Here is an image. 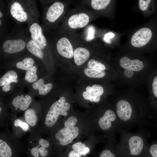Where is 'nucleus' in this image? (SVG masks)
Returning a JSON list of instances; mask_svg holds the SVG:
<instances>
[{"mask_svg": "<svg viewBox=\"0 0 157 157\" xmlns=\"http://www.w3.org/2000/svg\"><path fill=\"white\" fill-rule=\"evenodd\" d=\"M116 113L123 129L134 126H142L148 121V108L146 104L138 101L121 99L115 106Z\"/></svg>", "mask_w": 157, "mask_h": 157, "instance_id": "obj_1", "label": "nucleus"}, {"mask_svg": "<svg viewBox=\"0 0 157 157\" xmlns=\"http://www.w3.org/2000/svg\"><path fill=\"white\" fill-rule=\"evenodd\" d=\"M127 44L134 49L151 51L157 49V15L133 32Z\"/></svg>", "mask_w": 157, "mask_h": 157, "instance_id": "obj_2", "label": "nucleus"}, {"mask_svg": "<svg viewBox=\"0 0 157 157\" xmlns=\"http://www.w3.org/2000/svg\"><path fill=\"white\" fill-rule=\"evenodd\" d=\"M118 132L120 134V140L117 147L121 154L129 157H138L146 151L149 144L144 130L132 133L122 128Z\"/></svg>", "mask_w": 157, "mask_h": 157, "instance_id": "obj_3", "label": "nucleus"}, {"mask_svg": "<svg viewBox=\"0 0 157 157\" xmlns=\"http://www.w3.org/2000/svg\"><path fill=\"white\" fill-rule=\"evenodd\" d=\"M7 7L8 15L19 23H28L39 16L36 1L11 0Z\"/></svg>", "mask_w": 157, "mask_h": 157, "instance_id": "obj_4", "label": "nucleus"}, {"mask_svg": "<svg viewBox=\"0 0 157 157\" xmlns=\"http://www.w3.org/2000/svg\"><path fill=\"white\" fill-rule=\"evenodd\" d=\"M24 29L15 30L5 36L2 40L1 48L4 53L14 55L26 49V45L30 36Z\"/></svg>", "mask_w": 157, "mask_h": 157, "instance_id": "obj_5", "label": "nucleus"}, {"mask_svg": "<svg viewBox=\"0 0 157 157\" xmlns=\"http://www.w3.org/2000/svg\"><path fill=\"white\" fill-rule=\"evenodd\" d=\"M42 5V26L44 32L49 29L50 26L56 22L63 14L65 10L63 3L55 1L49 5L46 1H40Z\"/></svg>", "mask_w": 157, "mask_h": 157, "instance_id": "obj_6", "label": "nucleus"}, {"mask_svg": "<svg viewBox=\"0 0 157 157\" xmlns=\"http://www.w3.org/2000/svg\"><path fill=\"white\" fill-rule=\"evenodd\" d=\"M70 107L69 103L66 102L65 98L63 96L54 102L41 120L42 125L45 130L53 126L60 115L66 116L68 115L67 111L69 109Z\"/></svg>", "mask_w": 157, "mask_h": 157, "instance_id": "obj_7", "label": "nucleus"}, {"mask_svg": "<svg viewBox=\"0 0 157 157\" xmlns=\"http://www.w3.org/2000/svg\"><path fill=\"white\" fill-rule=\"evenodd\" d=\"M77 122L74 116L69 117L64 122V127L58 130L55 135L60 145L64 146L72 142L79 134V129L75 126Z\"/></svg>", "mask_w": 157, "mask_h": 157, "instance_id": "obj_8", "label": "nucleus"}, {"mask_svg": "<svg viewBox=\"0 0 157 157\" xmlns=\"http://www.w3.org/2000/svg\"><path fill=\"white\" fill-rule=\"evenodd\" d=\"M39 17L30 20L28 23V29L31 39L46 53L49 45L42 26L39 21Z\"/></svg>", "mask_w": 157, "mask_h": 157, "instance_id": "obj_9", "label": "nucleus"}, {"mask_svg": "<svg viewBox=\"0 0 157 157\" xmlns=\"http://www.w3.org/2000/svg\"><path fill=\"white\" fill-rule=\"evenodd\" d=\"M98 124L100 128L105 131L118 132L123 128L116 113L110 109L105 111L99 119Z\"/></svg>", "mask_w": 157, "mask_h": 157, "instance_id": "obj_10", "label": "nucleus"}, {"mask_svg": "<svg viewBox=\"0 0 157 157\" xmlns=\"http://www.w3.org/2000/svg\"><path fill=\"white\" fill-rule=\"evenodd\" d=\"M119 63L120 67L124 70L133 72L141 71L144 66L143 62L139 59H132L126 56L120 58Z\"/></svg>", "mask_w": 157, "mask_h": 157, "instance_id": "obj_11", "label": "nucleus"}, {"mask_svg": "<svg viewBox=\"0 0 157 157\" xmlns=\"http://www.w3.org/2000/svg\"><path fill=\"white\" fill-rule=\"evenodd\" d=\"M56 47L58 53L62 56L70 58L74 56V51L72 45L68 39L63 37L57 40Z\"/></svg>", "mask_w": 157, "mask_h": 157, "instance_id": "obj_12", "label": "nucleus"}, {"mask_svg": "<svg viewBox=\"0 0 157 157\" xmlns=\"http://www.w3.org/2000/svg\"><path fill=\"white\" fill-rule=\"evenodd\" d=\"M89 21L88 16L85 13H80L71 16L68 19V24L71 28L75 29L83 28L88 24Z\"/></svg>", "mask_w": 157, "mask_h": 157, "instance_id": "obj_13", "label": "nucleus"}, {"mask_svg": "<svg viewBox=\"0 0 157 157\" xmlns=\"http://www.w3.org/2000/svg\"><path fill=\"white\" fill-rule=\"evenodd\" d=\"M72 149L68 153L67 157H85L90 152V149L81 142L73 144Z\"/></svg>", "mask_w": 157, "mask_h": 157, "instance_id": "obj_14", "label": "nucleus"}, {"mask_svg": "<svg viewBox=\"0 0 157 157\" xmlns=\"http://www.w3.org/2000/svg\"><path fill=\"white\" fill-rule=\"evenodd\" d=\"M18 76L16 72L11 70L7 72L0 79V86H3L2 90L4 92L9 91L10 89V83H17Z\"/></svg>", "mask_w": 157, "mask_h": 157, "instance_id": "obj_15", "label": "nucleus"}, {"mask_svg": "<svg viewBox=\"0 0 157 157\" xmlns=\"http://www.w3.org/2000/svg\"><path fill=\"white\" fill-rule=\"evenodd\" d=\"M156 1L152 0H139L138 6L139 10L146 16L154 14L157 9Z\"/></svg>", "mask_w": 157, "mask_h": 157, "instance_id": "obj_16", "label": "nucleus"}, {"mask_svg": "<svg viewBox=\"0 0 157 157\" xmlns=\"http://www.w3.org/2000/svg\"><path fill=\"white\" fill-rule=\"evenodd\" d=\"M92 91L91 93L84 91L82 94L83 98L85 99L92 102H98L100 100L101 96L103 94L104 90L103 87L98 84L93 85L92 86Z\"/></svg>", "mask_w": 157, "mask_h": 157, "instance_id": "obj_17", "label": "nucleus"}, {"mask_svg": "<svg viewBox=\"0 0 157 157\" xmlns=\"http://www.w3.org/2000/svg\"><path fill=\"white\" fill-rule=\"evenodd\" d=\"M32 101V98L28 95L17 96L13 100L12 104L17 110L18 108L22 111L26 110L28 108Z\"/></svg>", "mask_w": 157, "mask_h": 157, "instance_id": "obj_18", "label": "nucleus"}, {"mask_svg": "<svg viewBox=\"0 0 157 157\" xmlns=\"http://www.w3.org/2000/svg\"><path fill=\"white\" fill-rule=\"evenodd\" d=\"M150 84V104L151 107L157 112V70L153 73Z\"/></svg>", "mask_w": 157, "mask_h": 157, "instance_id": "obj_19", "label": "nucleus"}, {"mask_svg": "<svg viewBox=\"0 0 157 157\" xmlns=\"http://www.w3.org/2000/svg\"><path fill=\"white\" fill-rule=\"evenodd\" d=\"M90 53L87 49L78 47L74 51V57L75 64L80 66L84 64L89 58Z\"/></svg>", "mask_w": 157, "mask_h": 157, "instance_id": "obj_20", "label": "nucleus"}, {"mask_svg": "<svg viewBox=\"0 0 157 157\" xmlns=\"http://www.w3.org/2000/svg\"><path fill=\"white\" fill-rule=\"evenodd\" d=\"M26 50L32 55L41 60L44 59L45 53L30 38L26 45Z\"/></svg>", "mask_w": 157, "mask_h": 157, "instance_id": "obj_21", "label": "nucleus"}, {"mask_svg": "<svg viewBox=\"0 0 157 157\" xmlns=\"http://www.w3.org/2000/svg\"><path fill=\"white\" fill-rule=\"evenodd\" d=\"M32 87L35 90H38L40 94L45 95L51 90L53 85L51 83H44L42 78H40L34 82L32 84Z\"/></svg>", "mask_w": 157, "mask_h": 157, "instance_id": "obj_22", "label": "nucleus"}, {"mask_svg": "<svg viewBox=\"0 0 157 157\" xmlns=\"http://www.w3.org/2000/svg\"><path fill=\"white\" fill-rule=\"evenodd\" d=\"M24 117L26 122L32 127L35 126L38 121V117L34 109L29 108L26 110Z\"/></svg>", "mask_w": 157, "mask_h": 157, "instance_id": "obj_23", "label": "nucleus"}, {"mask_svg": "<svg viewBox=\"0 0 157 157\" xmlns=\"http://www.w3.org/2000/svg\"><path fill=\"white\" fill-rule=\"evenodd\" d=\"M35 63V61L33 58L31 57H26L17 61L15 66L19 69L27 71L34 65Z\"/></svg>", "mask_w": 157, "mask_h": 157, "instance_id": "obj_24", "label": "nucleus"}, {"mask_svg": "<svg viewBox=\"0 0 157 157\" xmlns=\"http://www.w3.org/2000/svg\"><path fill=\"white\" fill-rule=\"evenodd\" d=\"M10 144L6 140L0 138V157H12L13 151Z\"/></svg>", "mask_w": 157, "mask_h": 157, "instance_id": "obj_25", "label": "nucleus"}, {"mask_svg": "<svg viewBox=\"0 0 157 157\" xmlns=\"http://www.w3.org/2000/svg\"><path fill=\"white\" fill-rule=\"evenodd\" d=\"M49 146V143L48 141L43 138H41L38 140V145L33 147L39 151L40 156L44 157L48 154V151L46 148Z\"/></svg>", "mask_w": 157, "mask_h": 157, "instance_id": "obj_26", "label": "nucleus"}, {"mask_svg": "<svg viewBox=\"0 0 157 157\" xmlns=\"http://www.w3.org/2000/svg\"><path fill=\"white\" fill-rule=\"evenodd\" d=\"M84 72L88 77L92 78H102L106 75L104 70L88 68L84 69Z\"/></svg>", "mask_w": 157, "mask_h": 157, "instance_id": "obj_27", "label": "nucleus"}, {"mask_svg": "<svg viewBox=\"0 0 157 157\" xmlns=\"http://www.w3.org/2000/svg\"><path fill=\"white\" fill-rule=\"evenodd\" d=\"M37 68L34 65L31 68L27 70L24 76L25 79L29 83H34L37 80L38 77L36 74Z\"/></svg>", "mask_w": 157, "mask_h": 157, "instance_id": "obj_28", "label": "nucleus"}, {"mask_svg": "<svg viewBox=\"0 0 157 157\" xmlns=\"http://www.w3.org/2000/svg\"><path fill=\"white\" fill-rule=\"evenodd\" d=\"M110 0H92L91 4L93 8L96 10H100L107 7L111 2Z\"/></svg>", "mask_w": 157, "mask_h": 157, "instance_id": "obj_29", "label": "nucleus"}, {"mask_svg": "<svg viewBox=\"0 0 157 157\" xmlns=\"http://www.w3.org/2000/svg\"><path fill=\"white\" fill-rule=\"evenodd\" d=\"M88 66L89 68L104 70L106 69L105 65L100 62L94 59H91L88 63Z\"/></svg>", "mask_w": 157, "mask_h": 157, "instance_id": "obj_30", "label": "nucleus"}, {"mask_svg": "<svg viewBox=\"0 0 157 157\" xmlns=\"http://www.w3.org/2000/svg\"><path fill=\"white\" fill-rule=\"evenodd\" d=\"M146 151L150 157H157V141L149 144Z\"/></svg>", "mask_w": 157, "mask_h": 157, "instance_id": "obj_31", "label": "nucleus"}, {"mask_svg": "<svg viewBox=\"0 0 157 157\" xmlns=\"http://www.w3.org/2000/svg\"><path fill=\"white\" fill-rule=\"evenodd\" d=\"M14 125L16 127H20L24 132L29 130L30 127L29 125L27 122L18 119L15 120Z\"/></svg>", "mask_w": 157, "mask_h": 157, "instance_id": "obj_32", "label": "nucleus"}, {"mask_svg": "<svg viewBox=\"0 0 157 157\" xmlns=\"http://www.w3.org/2000/svg\"><path fill=\"white\" fill-rule=\"evenodd\" d=\"M106 148L100 152L98 157H116V155L111 149Z\"/></svg>", "mask_w": 157, "mask_h": 157, "instance_id": "obj_33", "label": "nucleus"}, {"mask_svg": "<svg viewBox=\"0 0 157 157\" xmlns=\"http://www.w3.org/2000/svg\"><path fill=\"white\" fill-rule=\"evenodd\" d=\"M95 28L92 26H90L87 30V35L86 40L87 41L91 40L94 38Z\"/></svg>", "mask_w": 157, "mask_h": 157, "instance_id": "obj_34", "label": "nucleus"}, {"mask_svg": "<svg viewBox=\"0 0 157 157\" xmlns=\"http://www.w3.org/2000/svg\"><path fill=\"white\" fill-rule=\"evenodd\" d=\"M114 36V33L112 32H109L106 34L103 38L104 42L108 44H110L111 42L110 39L113 38Z\"/></svg>", "mask_w": 157, "mask_h": 157, "instance_id": "obj_35", "label": "nucleus"}, {"mask_svg": "<svg viewBox=\"0 0 157 157\" xmlns=\"http://www.w3.org/2000/svg\"><path fill=\"white\" fill-rule=\"evenodd\" d=\"M86 90L87 92L91 93L92 91V88L90 86H88L86 88Z\"/></svg>", "mask_w": 157, "mask_h": 157, "instance_id": "obj_36", "label": "nucleus"}, {"mask_svg": "<svg viewBox=\"0 0 157 157\" xmlns=\"http://www.w3.org/2000/svg\"><path fill=\"white\" fill-rule=\"evenodd\" d=\"M1 107H0V112L1 111Z\"/></svg>", "mask_w": 157, "mask_h": 157, "instance_id": "obj_37", "label": "nucleus"}]
</instances>
